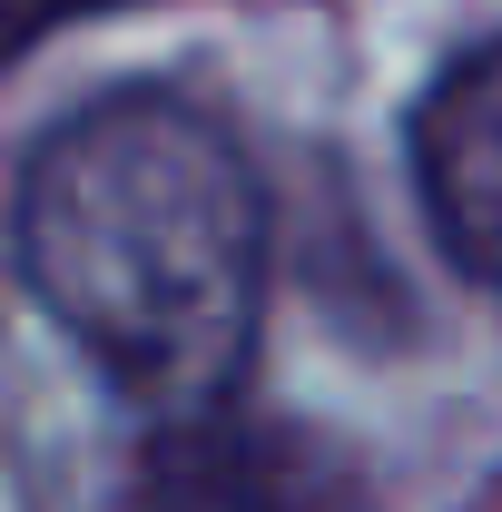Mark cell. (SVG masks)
<instances>
[{
    "label": "cell",
    "instance_id": "1",
    "mask_svg": "<svg viewBox=\"0 0 502 512\" xmlns=\"http://www.w3.org/2000/svg\"><path fill=\"white\" fill-rule=\"evenodd\" d=\"M40 316L148 414H217L266 316V188L237 138L158 89L69 109L10 197Z\"/></svg>",
    "mask_w": 502,
    "mask_h": 512
},
{
    "label": "cell",
    "instance_id": "2",
    "mask_svg": "<svg viewBox=\"0 0 502 512\" xmlns=\"http://www.w3.org/2000/svg\"><path fill=\"white\" fill-rule=\"evenodd\" d=\"M414 197L434 247L473 276L502 286V40L463 50L414 109Z\"/></svg>",
    "mask_w": 502,
    "mask_h": 512
}]
</instances>
